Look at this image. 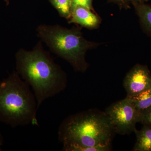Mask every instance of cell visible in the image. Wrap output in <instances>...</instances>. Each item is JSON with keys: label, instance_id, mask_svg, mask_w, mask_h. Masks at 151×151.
Masks as SVG:
<instances>
[{"label": "cell", "instance_id": "obj_1", "mask_svg": "<svg viewBox=\"0 0 151 151\" xmlns=\"http://www.w3.org/2000/svg\"><path fill=\"white\" fill-rule=\"evenodd\" d=\"M15 59L17 73L31 88L38 109L67 86L66 74L40 45L30 51L21 49Z\"/></svg>", "mask_w": 151, "mask_h": 151}, {"label": "cell", "instance_id": "obj_2", "mask_svg": "<svg viewBox=\"0 0 151 151\" xmlns=\"http://www.w3.org/2000/svg\"><path fill=\"white\" fill-rule=\"evenodd\" d=\"M113 133L105 112L92 110L67 117L60 125L58 135L63 151H76L85 147L111 145Z\"/></svg>", "mask_w": 151, "mask_h": 151}, {"label": "cell", "instance_id": "obj_3", "mask_svg": "<svg viewBox=\"0 0 151 151\" xmlns=\"http://www.w3.org/2000/svg\"><path fill=\"white\" fill-rule=\"evenodd\" d=\"M38 110L32 90L17 71L0 81V122L12 128L38 126Z\"/></svg>", "mask_w": 151, "mask_h": 151}, {"label": "cell", "instance_id": "obj_4", "mask_svg": "<svg viewBox=\"0 0 151 151\" xmlns=\"http://www.w3.org/2000/svg\"><path fill=\"white\" fill-rule=\"evenodd\" d=\"M37 32L52 52L69 63L76 70L83 72L88 68L86 52L97 44L86 40L79 31L59 25H41Z\"/></svg>", "mask_w": 151, "mask_h": 151}, {"label": "cell", "instance_id": "obj_5", "mask_svg": "<svg viewBox=\"0 0 151 151\" xmlns=\"http://www.w3.org/2000/svg\"><path fill=\"white\" fill-rule=\"evenodd\" d=\"M105 112L110 119L115 133L129 134L137 129L136 126L139 123V113L129 97L113 103Z\"/></svg>", "mask_w": 151, "mask_h": 151}, {"label": "cell", "instance_id": "obj_6", "mask_svg": "<svg viewBox=\"0 0 151 151\" xmlns=\"http://www.w3.org/2000/svg\"><path fill=\"white\" fill-rule=\"evenodd\" d=\"M124 86L127 97H132L151 89V73L147 66L138 64L127 73Z\"/></svg>", "mask_w": 151, "mask_h": 151}, {"label": "cell", "instance_id": "obj_7", "mask_svg": "<svg viewBox=\"0 0 151 151\" xmlns=\"http://www.w3.org/2000/svg\"><path fill=\"white\" fill-rule=\"evenodd\" d=\"M100 18L92 11L86 8L77 6L71 10L69 23L77 24L87 28H95L100 23Z\"/></svg>", "mask_w": 151, "mask_h": 151}, {"label": "cell", "instance_id": "obj_8", "mask_svg": "<svg viewBox=\"0 0 151 151\" xmlns=\"http://www.w3.org/2000/svg\"><path fill=\"white\" fill-rule=\"evenodd\" d=\"M137 138L133 151H151V126L143 125L141 130L134 131Z\"/></svg>", "mask_w": 151, "mask_h": 151}, {"label": "cell", "instance_id": "obj_9", "mask_svg": "<svg viewBox=\"0 0 151 151\" xmlns=\"http://www.w3.org/2000/svg\"><path fill=\"white\" fill-rule=\"evenodd\" d=\"M134 6L142 27L147 34L151 36V6L144 3Z\"/></svg>", "mask_w": 151, "mask_h": 151}, {"label": "cell", "instance_id": "obj_10", "mask_svg": "<svg viewBox=\"0 0 151 151\" xmlns=\"http://www.w3.org/2000/svg\"><path fill=\"white\" fill-rule=\"evenodd\" d=\"M128 97L131 99L135 109L139 114L151 108V89L134 97Z\"/></svg>", "mask_w": 151, "mask_h": 151}, {"label": "cell", "instance_id": "obj_11", "mask_svg": "<svg viewBox=\"0 0 151 151\" xmlns=\"http://www.w3.org/2000/svg\"><path fill=\"white\" fill-rule=\"evenodd\" d=\"M61 16L70 19L71 15V0H50Z\"/></svg>", "mask_w": 151, "mask_h": 151}, {"label": "cell", "instance_id": "obj_12", "mask_svg": "<svg viewBox=\"0 0 151 151\" xmlns=\"http://www.w3.org/2000/svg\"><path fill=\"white\" fill-rule=\"evenodd\" d=\"M92 0H71V10L76 7L81 6L92 11Z\"/></svg>", "mask_w": 151, "mask_h": 151}, {"label": "cell", "instance_id": "obj_13", "mask_svg": "<svg viewBox=\"0 0 151 151\" xmlns=\"http://www.w3.org/2000/svg\"><path fill=\"white\" fill-rule=\"evenodd\" d=\"M139 123L151 126V108L139 114Z\"/></svg>", "mask_w": 151, "mask_h": 151}, {"label": "cell", "instance_id": "obj_14", "mask_svg": "<svg viewBox=\"0 0 151 151\" xmlns=\"http://www.w3.org/2000/svg\"><path fill=\"white\" fill-rule=\"evenodd\" d=\"M111 1L116 3L121 7L124 8H129V0H110Z\"/></svg>", "mask_w": 151, "mask_h": 151}, {"label": "cell", "instance_id": "obj_15", "mask_svg": "<svg viewBox=\"0 0 151 151\" xmlns=\"http://www.w3.org/2000/svg\"><path fill=\"white\" fill-rule=\"evenodd\" d=\"M129 1L131 2L134 4V6H135L136 5L145 3L149 0H129Z\"/></svg>", "mask_w": 151, "mask_h": 151}, {"label": "cell", "instance_id": "obj_16", "mask_svg": "<svg viewBox=\"0 0 151 151\" xmlns=\"http://www.w3.org/2000/svg\"><path fill=\"white\" fill-rule=\"evenodd\" d=\"M3 144H4V138H3L2 135L0 131V145L2 146Z\"/></svg>", "mask_w": 151, "mask_h": 151}, {"label": "cell", "instance_id": "obj_17", "mask_svg": "<svg viewBox=\"0 0 151 151\" xmlns=\"http://www.w3.org/2000/svg\"><path fill=\"white\" fill-rule=\"evenodd\" d=\"M1 146L0 145V151L2 150L1 148Z\"/></svg>", "mask_w": 151, "mask_h": 151}, {"label": "cell", "instance_id": "obj_18", "mask_svg": "<svg viewBox=\"0 0 151 151\" xmlns=\"http://www.w3.org/2000/svg\"><path fill=\"white\" fill-rule=\"evenodd\" d=\"M5 1H8V0H5Z\"/></svg>", "mask_w": 151, "mask_h": 151}]
</instances>
